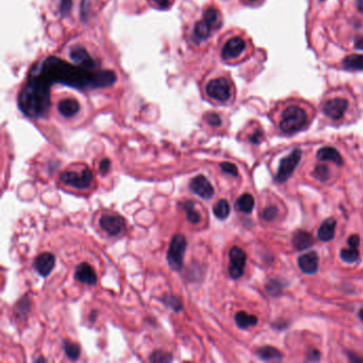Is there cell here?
Returning a JSON list of instances; mask_svg holds the SVG:
<instances>
[{"label":"cell","instance_id":"cell-51","mask_svg":"<svg viewBox=\"0 0 363 363\" xmlns=\"http://www.w3.org/2000/svg\"><path fill=\"white\" fill-rule=\"evenodd\" d=\"M248 1H250V2H254V1H257V0H248Z\"/></svg>","mask_w":363,"mask_h":363},{"label":"cell","instance_id":"cell-23","mask_svg":"<svg viewBox=\"0 0 363 363\" xmlns=\"http://www.w3.org/2000/svg\"><path fill=\"white\" fill-rule=\"evenodd\" d=\"M255 207V198L252 197L250 194H243L242 196H240L236 202V208L237 210L241 211L243 213L248 214L252 211Z\"/></svg>","mask_w":363,"mask_h":363},{"label":"cell","instance_id":"cell-49","mask_svg":"<svg viewBox=\"0 0 363 363\" xmlns=\"http://www.w3.org/2000/svg\"><path fill=\"white\" fill-rule=\"evenodd\" d=\"M359 317L361 319V321L363 322V308L359 311Z\"/></svg>","mask_w":363,"mask_h":363},{"label":"cell","instance_id":"cell-5","mask_svg":"<svg viewBox=\"0 0 363 363\" xmlns=\"http://www.w3.org/2000/svg\"><path fill=\"white\" fill-rule=\"evenodd\" d=\"M302 160V151L300 149H295L292 151L287 157L281 159L279 167L276 174L275 180L278 183H283L292 176V174L294 173L296 166L300 164Z\"/></svg>","mask_w":363,"mask_h":363},{"label":"cell","instance_id":"cell-24","mask_svg":"<svg viewBox=\"0 0 363 363\" xmlns=\"http://www.w3.org/2000/svg\"><path fill=\"white\" fill-rule=\"evenodd\" d=\"M182 209L185 212L186 219L192 224H198L202 220V215L200 213L195 210V205H194L191 200H187L182 205Z\"/></svg>","mask_w":363,"mask_h":363},{"label":"cell","instance_id":"cell-12","mask_svg":"<svg viewBox=\"0 0 363 363\" xmlns=\"http://www.w3.org/2000/svg\"><path fill=\"white\" fill-rule=\"evenodd\" d=\"M246 44L242 37H232L224 45L222 49V58L226 61L236 59V58H238L243 53Z\"/></svg>","mask_w":363,"mask_h":363},{"label":"cell","instance_id":"cell-19","mask_svg":"<svg viewBox=\"0 0 363 363\" xmlns=\"http://www.w3.org/2000/svg\"><path fill=\"white\" fill-rule=\"evenodd\" d=\"M316 158L320 161H330L336 165H343V159L340 152L333 147H323L316 153Z\"/></svg>","mask_w":363,"mask_h":363},{"label":"cell","instance_id":"cell-43","mask_svg":"<svg viewBox=\"0 0 363 363\" xmlns=\"http://www.w3.org/2000/svg\"><path fill=\"white\" fill-rule=\"evenodd\" d=\"M321 358V354L316 349H310L308 355H307V360L308 361H319Z\"/></svg>","mask_w":363,"mask_h":363},{"label":"cell","instance_id":"cell-3","mask_svg":"<svg viewBox=\"0 0 363 363\" xmlns=\"http://www.w3.org/2000/svg\"><path fill=\"white\" fill-rule=\"evenodd\" d=\"M308 124V115L303 109L290 106L284 110L280 121V129L284 133H295L302 130Z\"/></svg>","mask_w":363,"mask_h":363},{"label":"cell","instance_id":"cell-41","mask_svg":"<svg viewBox=\"0 0 363 363\" xmlns=\"http://www.w3.org/2000/svg\"><path fill=\"white\" fill-rule=\"evenodd\" d=\"M349 247L352 248H358L359 245H360V238L358 235H353L349 237L348 241H347Z\"/></svg>","mask_w":363,"mask_h":363},{"label":"cell","instance_id":"cell-7","mask_svg":"<svg viewBox=\"0 0 363 363\" xmlns=\"http://www.w3.org/2000/svg\"><path fill=\"white\" fill-rule=\"evenodd\" d=\"M206 93L212 99L218 102H226L230 98V83L226 78H216V79H213L207 84Z\"/></svg>","mask_w":363,"mask_h":363},{"label":"cell","instance_id":"cell-15","mask_svg":"<svg viewBox=\"0 0 363 363\" xmlns=\"http://www.w3.org/2000/svg\"><path fill=\"white\" fill-rule=\"evenodd\" d=\"M75 278L76 280L88 284V286L94 287L97 284V274L95 270L86 262L78 265L75 272Z\"/></svg>","mask_w":363,"mask_h":363},{"label":"cell","instance_id":"cell-38","mask_svg":"<svg viewBox=\"0 0 363 363\" xmlns=\"http://www.w3.org/2000/svg\"><path fill=\"white\" fill-rule=\"evenodd\" d=\"M73 5V0H61L60 1V12L62 15H67L70 12Z\"/></svg>","mask_w":363,"mask_h":363},{"label":"cell","instance_id":"cell-35","mask_svg":"<svg viewBox=\"0 0 363 363\" xmlns=\"http://www.w3.org/2000/svg\"><path fill=\"white\" fill-rule=\"evenodd\" d=\"M220 170H222L224 173L228 174V175H231V176H238V167L233 164V163H230V162H223V163H220Z\"/></svg>","mask_w":363,"mask_h":363},{"label":"cell","instance_id":"cell-32","mask_svg":"<svg viewBox=\"0 0 363 363\" xmlns=\"http://www.w3.org/2000/svg\"><path fill=\"white\" fill-rule=\"evenodd\" d=\"M172 360V355L163 351H155L149 356V361L151 362H171Z\"/></svg>","mask_w":363,"mask_h":363},{"label":"cell","instance_id":"cell-37","mask_svg":"<svg viewBox=\"0 0 363 363\" xmlns=\"http://www.w3.org/2000/svg\"><path fill=\"white\" fill-rule=\"evenodd\" d=\"M206 121L210 126L218 127L222 124V120H220L219 115L216 113H208L206 115Z\"/></svg>","mask_w":363,"mask_h":363},{"label":"cell","instance_id":"cell-48","mask_svg":"<svg viewBox=\"0 0 363 363\" xmlns=\"http://www.w3.org/2000/svg\"><path fill=\"white\" fill-rule=\"evenodd\" d=\"M96 315H97V312H96V311H93L92 314H91V316H90V321H91V322H94V321H95Z\"/></svg>","mask_w":363,"mask_h":363},{"label":"cell","instance_id":"cell-26","mask_svg":"<svg viewBox=\"0 0 363 363\" xmlns=\"http://www.w3.org/2000/svg\"><path fill=\"white\" fill-rule=\"evenodd\" d=\"M343 66L351 70L363 69V55H352L343 60Z\"/></svg>","mask_w":363,"mask_h":363},{"label":"cell","instance_id":"cell-6","mask_svg":"<svg viewBox=\"0 0 363 363\" xmlns=\"http://www.w3.org/2000/svg\"><path fill=\"white\" fill-rule=\"evenodd\" d=\"M60 180L64 184L70 185L79 190H84L92 184L93 173L88 167L84 168L80 174L76 172H64L61 174Z\"/></svg>","mask_w":363,"mask_h":363},{"label":"cell","instance_id":"cell-30","mask_svg":"<svg viewBox=\"0 0 363 363\" xmlns=\"http://www.w3.org/2000/svg\"><path fill=\"white\" fill-rule=\"evenodd\" d=\"M30 301L29 298L27 296L23 297L21 301H19L18 302H16V306H15V312L18 316L21 317H25L26 314H27L29 311H30Z\"/></svg>","mask_w":363,"mask_h":363},{"label":"cell","instance_id":"cell-28","mask_svg":"<svg viewBox=\"0 0 363 363\" xmlns=\"http://www.w3.org/2000/svg\"><path fill=\"white\" fill-rule=\"evenodd\" d=\"M63 347H64V351H65V354L68 357V359L75 361V360H77L78 358H79L80 347H79V345L76 344V343L70 342V341H64L63 342Z\"/></svg>","mask_w":363,"mask_h":363},{"label":"cell","instance_id":"cell-22","mask_svg":"<svg viewBox=\"0 0 363 363\" xmlns=\"http://www.w3.org/2000/svg\"><path fill=\"white\" fill-rule=\"evenodd\" d=\"M258 357L263 361H281L282 355L277 348L272 346H263L257 351Z\"/></svg>","mask_w":363,"mask_h":363},{"label":"cell","instance_id":"cell-33","mask_svg":"<svg viewBox=\"0 0 363 363\" xmlns=\"http://www.w3.org/2000/svg\"><path fill=\"white\" fill-rule=\"evenodd\" d=\"M204 19L206 22H208L211 26H214L219 21V14L218 11L214 8H209L207 9L204 13Z\"/></svg>","mask_w":363,"mask_h":363},{"label":"cell","instance_id":"cell-2","mask_svg":"<svg viewBox=\"0 0 363 363\" xmlns=\"http://www.w3.org/2000/svg\"><path fill=\"white\" fill-rule=\"evenodd\" d=\"M22 112L32 119H41L50 109V86L34 69L31 70L18 96Z\"/></svg>","mask_w":363,"mask_h":363},{"label":"cell","instance_id":"cell-21","mask_svg":"<svg viewBox=\"0 0 363 363\" xmlns=\"http://www.w3.org/2000/svg\"><path fill=\"white\" fill-rule=\"evenodd\" d=\"M238 327L241 329H247L249 327L256 326L258 324V317L254 314H248L245 311H240L235 316Z\"/></svg>","mask_w":363,"mask_h":363},{"label":"cell","instance_id":"cell-47","mask_svg":"<svg viewBox=\"0 0 363 363\" xmlns=\"http://www.w3.org/2000/svg\"><path fill=\"white\" fill-rule=\"evenodd\" d=\"M348 357H349V358H351V360H352V361H363V359H362V358H359V357H357V356H356L355 354H351V355H348Z\"/></svg>","mask_w":363,"mask_h":363},{"label":"cell","instance_id":"cell-45","mask_svg":"<svg viewBox=\"0 0 363 363\" xmlns=\"http://www.w3.org/2000/svg\"><path fill=\"white\" fill-rule=\"evenodd\" d=\"M355 47L357 49L363 50V37H358L355 42Z\"/></svg>","mask_w":363,"mask_h":363},{"label":"cell","instance_id":"cell-20","mask_svg":"<svg viewBox=\"0 0 363 363\" xmlns=\"http://www.w3.org/2000/svg\"><path fill=\"white\" fill-rule=\"evenodd\" d=\"M58 110L61 115H63L64 118H73L80 110V105L79 102L76 101L75 99L72 98H67V99H63L59 102L58 105Z\"/></svg>","mask_w":363,"mask_h":363},{"label":"cell","instance_id":"cell-10","mask_svg":"<svg viewBox=\"0 0 363 363\" xmlns=\"http://www.w3.org/2000/svg\"><path fill=\"white\" fill-rule=\"evenodd\" d=\"M190 190L204 199H210L214 195V189L204 175H198L190 181Z\"/></svg>","mask_w":363,"mask_h":363},{"label":"cell","instance_id":"cell-25","mask_svg":"<svg viewBox=\"0 0 363 363\" xmlns=\"http://www.w3.org/2000/svg\"><path fill=\"white\" fill-rule=\"evenodd\" d=\"M211 28L212 26L208 22H206L205 19H203V21H199L195 25V28H194V35H195L199 41L207 40L211 33Z\"/></svg>","mask_w":363,"mask_h":363},{"label":"cell","instance_id":"cell-44","mask_svg":"<svg viewBox=\"0 0 363 363\" xmlns=\"http://www.w3.org/2000/svg\"><path fill=\"white\" fill-rule=\"evenodd\" d=\"M262 132L260 131V130H257L254 134H252L251 135V137H250V142H251V143H254V144H258L259 143V142H260L261 141V138H262Z\"/></svg>","mask_w":363,"mask_h":363},{"label":"cell","instance_id":"cell-36","mask_svg":"<svg viewBox=\"0 0 363 363\" xmlns=\"http://www.w3.org/2000/svg\"><path fill=\"white\" fill-rule=\"evenodd\" d=\"M278 214V209L276 208L275 206H269L268 208H265L263 213H262V216L265 220H273L276 218Z\"/></svg>","mask_w":363,"mask_h":363},{"label":"cell","instance_id":"cell-9","mask_svg":"<svg viewBox=\"0 0 363 363\" xmlns=\"http://www.w3.org/2000/svg\"><path fill=\"white\" fill-rule=\"evenodd\" d=\"M99 225L103 231L110 236H118L124 229L125 219L114 214H103L99 219Z\"/></svg>","mask_w":363,"mask_h":363},{"label":"cell","instance_id":"cell-29","mask_svg":"<svg viewBox=\"0 0 363 363\" xmlns=\"http://www.w3.org/2000/svg\"><path fill=\"white\" fill-rule=\"evenodd\" d=\"M340 257L346 263H354L360 258V254L357 248L351 247L348 249H342L340 252Z\"/></svg>","mask_w":363,"mask_h":363},{"label":"cell","instance_id":"cell-11","mask_svg":"<svg viewBox=\"0 0 363 363\" xmlns=\"http://www.w3.org/2000/svg\"><path fill=\"white\" fill-rule=\"evenodd\" d=\"M348 102L343 98H333L327 100L323 105V112L329 119L332 120H340L344 115Z\"/></svg>","mask_w":363,"mask_h":363},{"label":"cell","instance_id":"cell-17","mask_svg":"<svg viewBox=\"0 0 363 363\" xmlns=\"http://www.w3.org/2000/svg\"><path fill=\"white\" fill-rule=\"evenodd\" d=\"M336 222L333 217H329L324 220L317 230V238L322 242H329L334 238L335 235Z\"/></svg>","mask_w":363,"mask_h":363},{"label":"cell","instance_id":"cell-31","mask_svg":"<svg viewBox=\"0 0 363 363\" xmlns=\"http://www.w3.org/2000/svg\"><path fill=\"white\" fill-rule=\"evenodd\" d=\"M163 302L166 306H168L174 311H176V312H179V311L182 310V302H181V301L177 296L166 295L163 297Z\"/></svg>","mask_w":363,"mask_h":363},{"label":"cell","instance_id":"cell-16","mask_svg":"<svg viewBox=\"0 0 363 363\" xmlns=\"http://www.w3.org/2000/svg\"><path fill=\"white\" fill-rule=\"evenodd\" d=\"M298 267L304 274H315L319 270V256L315 251H310L298 258Z\"/></svg>","mask_w":363,"mask_h":363},{"label":"cell","instance_id":"cell-42","mask_svg":"<svg viewBox=\"0 0 363 363\" xmlns=\"http://www.w3.org/2000/svg\"><path fill=\"white\" fill-rule=\"evenodd\" d=\"M153 2L155 3V5L158 6V8L162 10H166L172 5L173 0H153Z\"/></svg>","mask_w":363,"mask_h":363},{"label":"cell","instance_id":"cell-18","mask_svg":"<svg viewBox=\"0 0 363 363\" xmlns=\"http://www.w3.org/2000/svg\"><path fill=\"white\" fill-rule=\"evenodd\" d=\"M313 245V238L304 230H296L293 235V246L297 250H304Z\"/></svg>","mask_w":363,"mask_h":363},{"label":"cell","instance_id":"cell-8","mask_svg":"<svg viewBox=\"0 0 363 363\" xmlns=\"http://www.w3.org/2000/svg\"><path fill=\"white\" fill-rule=\"evenodd\" d=\"M229 267L228 272L232 279H239L244 274V268L246 264V252L238 247V246H233L229 251Z\"/></svg>","mask_w":363,"mask_h":363},{"label":"cell","instance_id":"cell-40","mask_svg":"<svg viewBox=\"0 0 363 363\" xmlns=\"http://www.w3.org/2000/svg\"><path fill=\"white\" fill-rule=\"evenodd\" d=\"M110 166H111V162H110V160L107 159V158L102 159L100 161V163H99V172H100V174L106 175L109 172V170H110Z\"/></svg>","mask_w":363,"mask_h":363},{"label":"cell","instance_id":"cell-34","mask_svg":"<svg viewBox=\"0 0 363 363\" xmlns=\"http://www.w3.org/2000/svg\"><path fill=\"white\" fill-rule=\"evenodd\" d=\"M313 176L324 182L329 178V168L326 165H317L313 171Z\"/></svg>","mask_w":363,"mask_h":363},{"label":"cell","instance_id":"cell-4","mask_svg":"<svg viewBox=\"0 0 363 363\" xmlns=\"http://www.w3.org/2000/svg\"><path fill=\"white\" fill-rule=\"evenodd\" d=\"M186 249V240L183 235H175L168 246L167 250V262L170 268L175 271L179 272L182 269L183 258Z\"/></svg>","mask_w":363,"mask_h":363},{"label":"cell","instance_id":"cell-46","mask_svg":"<svg viewBox=\"0 0 363 363\" xmlns=\"http://www.w3.org/2000/svg\"><path fill=\"white\" fill-rule=\"evenodd\" d=\"M356 6L360 13L363 14V0H356Z\"/></svg>","mask_w":363,"mask_h":363},{"label":"cell","instance_id":"cell-39","mask_svg":"<svg viewBox=\"0 0 363 363\" xmlns=\"http://www.w3.org/2000/svg\"><path fill=\"white\" fill-rule=\"evenodd\" d=\"M279 289H281V286L279 284V282H277L275 280H272L267 284L268 292H270V293L273 296L279 293Z\"/></svg>","mask_w":363,"mask_h":363},{"label":"cell","instance_id":"cell-27","mask_svg":"<svg viewBox=\"0 0 363 363\" xmlns=\"http://www.w3.org/2000/svg\"><path fill=\"white\" fill-rule=\"evenodd\" d=\"M213 213L219 219H226L230 214V206L226 199H219L213 206Z\"/></svg>","mask_w":363,"mask_h":363},{"label":"cell","instance_id":"cell-14","mask_svg":"<svg viewBox=\"0 0 363 363\" xmlns=\"http://www.w3.org/2000/svg\"><path fill=\"white\" fill-rule=\"evenodd\" d=\"M56 258L51 252H43L38 256L33 263V268L38 274L43 277H47L55 268Z\"/></svg>","mask_w":363,"mask_h":363},{"label":"cell","instance_id":"cell-1","mask_svg":"<svg viewBox=\"0 0 363 363\" xmlns=\"http://www.w3.org/2000/svg\"><path fill=\"white\" fill-rule=\"evenodd\" d=\"M32 69L49 86L61 83L78 90H92L112 87L116 82V75L112 70L84 68L57 57L46 58Z\"/></svg>","mask_w":363,"mask_h":363},{"label":"cell","instance_id":"cell-50","mask_svg":"<svg viewBox=\"0 0 363 363\" xmlns=\"http://www.w3.org/2000/svg\"><path fill=\"white\" fill-rule=\"evenodd\" d=\"M34 361H36V362H37V361H46V360H45L44 358H42V357H41V358H37V359H35Z\"/></svg>","mask_w":363,"mask_h":363},{"label":"cell","instance_id":"cell-13","mask_svg":"<svg viewBox=\"0 0 363 363\" xmlns=\"http://www.w3.org/2000/svg\"><path fill=\"white\" fill-rule=\"evenodd\" d=\"M69 57L77 63V65L89 69H97V64L94 59H92V57L89 55L87 49L81 46H74L70 48Z\"/></svg>","mask_w":363,"mask_h":363}]
</instances>
